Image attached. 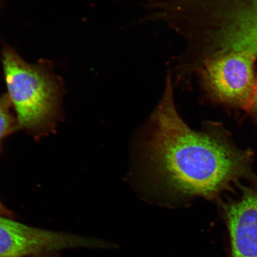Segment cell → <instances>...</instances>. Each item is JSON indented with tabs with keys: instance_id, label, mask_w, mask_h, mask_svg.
I'll return each instance as SVG.
<instances>
[{
	"instance_id": "cell-2",
	"label": "cell",
	"mask_w": 257,
	"mask_h": 257,
	"mask_svg": "<svg viewBox=\"0 0 257 257\" xmlns=\"http://www.w3.org/2000/svg\"><path fill=\"white\" fill-rule=\"evenodd\" d=\"M2 62L18 130L35 138L52 133L60 118L63 92L62 80L52 65L44 60L29 63L8 45L3 48Z\"/></svg>"
},
{
	"instance_id": "cell-7",
	"label": "cell",
	"mask_w": 257,
	"mask_h": 257,
	"mask_svg": "<svg viewBox=\"0 0 257 257\" xmlns=\"http://www.w3.org/2000/svg\"><path fill=\"white\" fill-rule=\"evenodd\" d=\"M249 111L251 113L253 117L257 120V85L253 95L251 105L249 109Z\"/></svg>"
},
{
	"instance_id": "cell-4",
	"label": "cell",
	"mask_w": 257,
	"mask_h": 257,
	"mask_svg": "<svg viewBox=\"0 0 257 257\" xmlns=\"http://www.w3.org/2000/svg\"><path fill=\"white\" fill-rule=\"evenodd\" d=\"M101 246L105 243L98 240L31 227L0 215V257H32Z\"/></svg>"
},
{
	"instance_id": "cell-3",
	"label": "cell",
	"mask_w": 257,
	"mask_h": 257,
	"mask_svg": "<svg viewBox=\"0 0 257 257\" xmlns=\"http://www.w3.org/2000/svg\"><path fill=\"white\" fill-rule=\"evenodd\" d=\"M256 58L245 52L205 57L192 63L191 72L211 100L248 111L257 85Z\"/></svg>"
},
{
	"instance_id": "cell-9",
	"label": "cell",
	"mask_w": 257,
	"mask_h": 257,
	"mask_svg": "<svg viewBox=\"0 0 257 257\" xmlns=\"http://www.w3.org/2000/svg\"><path fill=\"white\" fill-rule=\"evenodd\" d=\"M32 257H49V254H41V255L34 256Z\"/></svg>"
},
{
	"instance_id": "cell-1",
	"label": "cell",
	"mask_w": 257,
	"mask_h": 257,
	"mask_svg": "<svg viewBox=\"0 0 257 257\" xmlns=\"http://www.w3.org/2000/svg\"><path fill=\"white\" fill-rule=\"evenodd\" d=\"M150 124L147 156L169 191L182 197L214 199L241 179L253 176L252 153L237 148L219 124L197 132L180 117L170 73Z\"/></svg>"
},
{
	"instance_id": "cell-8",
	"label": "cell",
	"mask_w": 257,
	"mask_h": 257,
	"mask_svg": "<svg viewBox=\"0 0 257 257\" xmlns=\"http://www.w3.org/2000/svg\"><path fill=\"white\" fill-rule=\"evenodd\" d=\"M0 215L9 218L14 217V214L8 208H6L1 201H0Z\"/></svg>"
},
{
	"instance_id": "cell-6",
	"label": "cell",
	"mask_w": 257,
	"mask_h": 257,
	"mask_svg": "<svg viewBox=\"0 0 257 257\" xmlns=\"http://www.w3.org/2000/svg\"><path fill=\"white\" fill-rule=\"evenodd\" d=\"M12 108L8 94L0 96V152L5 138L18 130L17 118L13 113Z\"/></svg>"
},
{
	"instance_id": "cell-5",
	"label": "cell",
	"mask_w": 257,
	"mask_h": 257,
	"mask_svg": "<svg viewBox=\"0 0 257 257\" xmlns=\"http://www.w3.org/2000/svg\"><path fill=\"white\" fill-rule=\"evenodd\" d=\"M241 186L236 200L221 203L229 230L231 257H257V176Z\"/></svg>"
}]
</instances>
